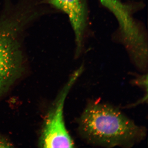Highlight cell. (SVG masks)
Returning a JSON list of instances; mask_svg holds the SVG:
<instances>
[{
	"label": "cell",
	"instance_id": "1",
	"mask_svg": "<svg viewBox=\"0 0 148 148\" xmlns=\"http://www.w3.org/2000/svg\"><path fill=\"white\" fill-rule=\"evenodd\" d=\"M77 123L83 140L105 147H131L147 135L145 127L135 124L119 109L96 101L88 103Z\"/></svg>",
	"mask_w": 148,
	"mask_h": 148
},
{
	"label": "cell",
	"instance_id": "2",
	"mask_svg": "<svg viewBox=\"0 0 148 148\" xmlns=\"http://www.w3.org/2000/svg\"><path fill=\"white\" fill-rule=\"evenodd\" d=\"M83 70L81 67L73 73L48 114L40 138L39 145L40 147H74L73 141L67 130L64 121V104L68 93Z\"/></svg>",
	"mask_w": 148,
	"mask_h": 148
},
{
	"label": "cell",
	"instance_id": "3",
	"mask_svg": "<svg viewBox=\"0 0 148 148\" xmlns=\"http://www.w3.org/2000/svg\"><path fill=\"white\" fill-rule=\"evenodd\" d=\"M14 29H0V95L13 83L20 73L21 53Z\"/></svg>",
	"mask_w": 148,
	"mask_h": 148
},
{
	"label": "cell",
	"instance_id": "4",
	"mask_svg": "<svg viewBox=\"0 0 148 148\" xmlns=\"http://www.w3.org/2000/svg\"><path fill=\"white\" fill-rule=\"evenodd\" d=\"M50 3L68 15L78 46L82 41L86 20L84 0H50Z\"/></svg>",
	"mask_w": 148,
	"mask_h": 148
},
{
	"label": "cell",
	"instance_id": "5",
	"mask_svg": "<svg viewBox=\"0 0 148 148\" xmlns=\"http://www.w3.org/2000/svg\"><path fill=\"white\" fill-rule=\"evenodd\" d=\"M147 77V75H144L140 76L139 77L137 78L135 80V84L138 85V86H141L142 87L146 88L147 90V82H145L146 80H147V77Z\"/></svg>",
	"mask_w": 148,
	"mask_h": 148
},
{
	"label": "cell",
	"instance_id": "6",
	"mask_svg": "<svg viewBox=\"0 0 148 148\" xmlns=\"http://www.w3.org/2000/svg\"><path fill=\"white\" fill-rule=\"evenodd\" d=\"M12 145L5 138L0 136V148H10Z\"/></svg>",
	"mask_w": 148,
	"mask_h": 148
}]
</instances>
